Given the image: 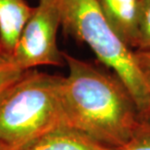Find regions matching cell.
Returning a JSON list of instances; mask_svg holds the SVG:
<instances>
[{
	"label": "cell",
	"mask_w": 150,
	"mask_h": 150,
	"mask_svg": "<svg viewBox=\"0 0 150 150\" xmlns=\"http://www.w3.org/2000/svg\"><path fill=\"white\" fill-rule=\"evenodd\" d=\"M114 150H150V108L139 112L130 139Z\"/></svg>",
	"instance_id": "cell-8"
},
{
	"label": "cell",
	"mask_w": 150,
	"mask_h": 150,
	"mask_svg": "<svg viewBox=\"0 0 150 150\" xmlns=\"http://www.w3.org/2000/svg\"><path fill=\"white\" fill-rule=\"evenodd\" d=\"M0 150H13V149H11L10 147H8V146H6L4 144H2V143H0Z\"/></svg>",
	"instance_id": "cell-12"
},
{
	"label": "cell",
	"mask_w": 150,
	"mask_h": 150,
	"mask_svg": "<svg viewBox=\"0 0 150 150\" xmlns=\"http://www.w3.org/2000/svg\"><path fill=\"white\" fill-rule=\"evenodd\" d=\"M62 81L64 76L25 70L0 101V143L19 150L67 128Z\"/></svg>",
	"instance_id": "cell-2"
},
{
	"label": "cell",
	"mask_w": 150,
	"mask_h": 150,
	"mask_svg": "<svg viewBox=\"0 0 150 150\" xmlns=\"http://www.w3.org/2000/svg\"><path fill=\"white\" fill-rule=\"evenodd\" d=\"M64 32L85 43L101 64L113 71L131 92L139 111L150 108V94L134 59V51L107 23L98 0H58Z\"/></svg>",
	"instance_id": "cell-3"
},
{
	"label": "cell",
	"mask_w": 150,
	"mask_h": 150,
	"mask_svg": "<svg viewBox=\"0 0 150 150\" xmlns=\"http://www.w3.org/2000/svg\"><path fill=\"white\" fill-rule=\"evenodd\" d=\"M107 23L131 50L137 49L140 0H98Z\"/></svg>",
	"instance_id": "cell-5"
},
{
	"label": "cell",
	"mask_w": 150,
	"mask_h": 150,
	"mask_svg": "<svg viewBox=\"0 0 150 150\" xmlns=\"http://www.w3.org/2000/svg\"><path fill=\"white\" fill-rule=\"evenodd\" d=\"M62 25L58 0H38L33 13L16 45L11 62L23 71L41 65L62 67L64 52L59 49L57 35Z\"/></svg>",
	"instance_id": "cell-4"
},
{
	"label": "cell",
	"mask_w": 150,
	"mask_h": 150,
	"mask_svg": "<svg viewBox=\"0 0 150 150\" xmlns=\"http://www.w3.org/2000/svg\"><path fill=\"white\" fill-rule=\"evenodd\" d=\"M134 59L137 70L150 94V50H134Z\"/></svg>",
	"instance_id": "cell-11"
},
{
	"label": "cell",
	"mask_w": 150,
	"mask_h": 150,
	"mask_svg": "<svg viewBox=\"0 0 150 150\" xmlns=\"http://www.w3.org/2000/svg\"><path fill=\"white\" fill-rule=\"evenodd\" d=\"M68 75L62 98L67 128L117 148L130 139L139 109L123 81L110 69L64 52Z\"/></svg>",
	"instance_id": "cell-1"
},
{
	"label": "cell",
	"mask_w": 150,
	"mask_h": 150,
	"mask_svg": "<svg viewBox=\"0 0 150 150\" xmlns=\"http://www.w3.org/2000/svg\"><path fill=\"white\" fill-rule=\"evenodd\" d=\"M136 50H150V0H140Z\"/></svg>",
	"instance_id": "cell-9"
},
{
	"label": "cell",
	"mask_w": 150,
	"mask_h": 150,
	"mask_svg": "<svg viewBox=\"0 0 150 150\" xmlns=\"http://www.w3.org/2000/svg\"><path fill=\"white\" fill-rule=\"evenodd\" d=\"M33 10L25 0H0V57L3 59L11 61Z\"/></svg>",
	"instance_id": "cell-6"
},
{
	"label": "cell",
	"mask_w": 150,
	"mask_h": 150,
	"mask_svg": "<svg viewBox=\"0 0 150 150\" xmlns=\"http://www.w3.org/2000/svg\"><path fill=\"white\" fill-rule=\"evenodd\" d=\"M19 150H114V148L100 144L71 129L62 128Z\"/></svg>",
	"instance_id": "cell-7"
},
{
	"label": "cell",
	"mask_w": 150,
	"mask_h": 150,
	"mask_svg": "<svg viewBox=\"0 0 150 150\" xmlns=\"http://www.w3.org/2000/svg\"><path fill=\"white\" fill-rule=\"evenodd\" d=\"M23 72L13 62L0 57V101L19 81Z\"/></svg>",
	"instance_id": "cell-10"
}]
</instances>
